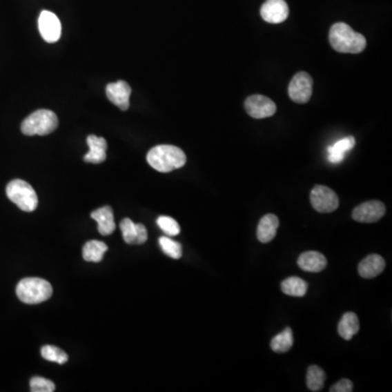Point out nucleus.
Wrapping results in <instances>:
<instances>
[{
  "label": "nucleus",
  "instance_id": "nucleus-1",
  "mask_svg": "<svg viewBox=\"0 0 392 392\" xmlns=\"http://www.w3.org/2000/svg\"><path fill=\"white\" fill-rule=\"evenodd\" d=\"M329 43L335 52L343 54H359L366 47L365 37L343 22L331 26L329 31Z\"/></svg>",
  "mask_w": 392,
  "mask_h": 392
},
{
  "label": "nucleus",
  "instance_id": "nucleus-2",
  "mask_svg": "<svg viewBox=\"0 0 392 392\" xmlns=\"http://www.w3.org/2000/svg\"><path fill=\"white\" fill-rule=\"evenodd\" d=\"M147 163L159 173H170L184 167L186 156L184 150L173 145H158L147 153Z\"/></svg>",
  "mask_w": 392,
  "mask_h": 392
},
{
  "label": "nucleus",
  "instance_id": "nucleus-3",
  "mask_svg": "<svg viewBox=\"0 0 392 392\" xmlns=\"http://www.w3.org/2000/svg\"><path fill=\"white\" fill-rule=\"evenodd\" d=\"M17 295L26 304H39L52 295V286L41 278H24L17 286Z\"/></svg>",
  "mask_w": 392,
  "mask_h": 392
},
{
  "label": "nucleus",
  "instance_id": "nucleus-4",
  "mask_svg": "<svg viewBox=\"0 0 392 392\" xmlns=\"http://www.w3.org/2000/svg\"><path fill=\"white\" fill-rule=\"evenodd\" d=\"M58 118L54 111L39 109L24 119L21 131L26 135H47L57 129Z\"/></svg>",
  "mask_w": 392,
  "mask_h": 392
},
{
  "label": "nucleus",
  "instance_id": "nucleus-5",
  "mask_svg": "<svg viewBox=\"0 0 392 392\" xmlns=\"http://www.w3.org/2000/svg\"><path fill=\"white\" fill-rule=\"evenodd\" d=\"M6 193L12 203L23 212H34L39 205V197L31 184L26 181L16 179L9 182Z\"/></svg>",
  "mask_w": 392,
  "mask_h": 392
},
{
  "label": "nucleus",
  "instance_id": "nucleus-6",
  "mask_svg": "<svg viewBox=\"0 0 392 392\" xmlns=\"http://www.w3.org/2000/svg\"><path fill=\"white\" fill-rule=\"evenodd\" d=\"M311 203L318 213H333L339 207L337 194L325 186H315L311 192Z\"/></svg>",
  "mask_w": 392,
  "mask_h": 392
},
{
  "label": "nucleus",
  "instance_id": "nucleus-7",
  "mask_svg": "<svg viewBox=\"0 0 392 392\" xmlns=\"http://www.w3.org/2000/svg\"><path fill=\"white\" fill-rule=\"evenodd\" d=\"M313 92V79L308 73L301 71L292 78L289 96L294 103L305 104L310 101Z\"/></svg>",
  "mask_w": 392,
  "mask_h": 392
},
{
  "label": "nucleus",
  "instance_id": "nucleus-8",
  "mask_svg": "<svg viewBox=\"0 0 392 392\" xmlns=\"http://www.w3.org/2000/svg\"><path fill=\"white\" fill-rule=\"evenodd\" d=\"M245 110L248 116L255 119L268 118L277 111L276 104L271 98L263 95H252L246 98Z\"/></svg>",
  "mask_w": 392,
  "mask_h": 392
},
{
  "label": "nucleus",
  "instance_id": "nucleus-9",
  "mask_svg": "<svg viewBox=\"0 0 392 392\" xmlns=\"http://www.w3.org/2000/svg\"><path fill=\"white\" fill-rule=\"evenodd\" d=\"M39 30L41 37L49 44H54L61 37V23L55 13L43 10L39 14Z\"/></svg>",
  "mask_w": 392,
  "mask_h": 392
},
{
  "label": "nucleus",
  "instance_id": "nucleus-10",
  "mask_svg": "<svg viewBox=\"0 0 392 392\" xmlns=\"http://www.w3.org/2000/svg\"><path fill=\"white\" fill-rule=\"evenodd\" d=\"M386 213V207L384 203L380 201H371L363 203L354 208L352 213V218L357 222L364 224H373L378 222L384 217Z\"/></svg>",
  "mask_w": 392,
  "mask_h": 392
},
{
  "label": "nucleus",
  "instance_id": "nucleus-11",
  "mask_svg": "<svg viewBox=\"0 0 392 392\" xmlns=\"http://www.w3.org/2000/svg\"><path fill=\"white\" fill-rule=\"evenodd\" d=\"M261 16L268 23H282L289 17V7L284 0H266L262 6Z\"/></svg>",
  "mask_w": 392,
  "mask_h": 392
},
{
  "label": "nucleus",
  "instance_id": "nucleus-12",
  "mask_svg": "<svg viewBox=\"0 0 392 392\" xmlns=\"http://www.w3.org/2000/svg\"><path fill=\"white\" fill-rule=\"evenodd\" d=\"M131 92V88L126 81L109 83L106 86V95L109 101L121 110H128L129 108Z\"/></svg>",
  "mask_w": 392,
  "mask_h": 392
},
{
  "label": "nucleus",
  "instance_id": "nucleus-13",
  "mask_svg": "<svg viewBox=\"0 0 392 392\" xmlns=\"http://www.w3.org/2000/svg\"><path fill=\"white\" fill-rule=\"evenodd\" d=\"M122 237L128 244H143L147 240V230L142 224H135L129 218L120 222Z\"/></svg>",
  "mask_w": 392,
  "mask_h": 392
},
{
  "label": "nucleus",
  "instance_id": "nucleus-14",
  "mask_svg": "<svg viewBox=\"0 0 392 392\" xmlns=\"http://www.w3.org/2000/svg\"><path fill=\"white\" fill-rule=\"evenodd\" d=\"M88 144L90 147L88 154L84 156V161L90 164H101L107 158V142L104 137L88 135Z\"/></svg>",
  "mask_w": 392,
  "mask_h": 392
},
{
  "label": "nucleus",
  "instance_id": "nucleus-15",
  "mask_svg": "<svg viewBox=\"0 0 392 392\" xmlns=\"http://www.w3.org/2000/svg\"><path fill=\"white\" fill-rule=\"evenodd\" d=\"M297 265L300 268L307 273H320L327 266V258L320 252L310 251V252H305L300 255Z\"/></svg>",
  "mask_w": 392,
  "mask_h": 392
},
{
  "label": "nucleus",
  "instance_id": "nucleus-16",
  "mask_svg": "<svg viewBox=\"0 0 392 392\" xmlns=\"http://www.w3.org/2000/svg\"><path fill=\"white\" fill-rule=\"evenodd\" d=\"M90 217L97 222L98 231L101 235H109L116 230L114 212L109 206H104L101 208L94 210Z\"/></svg>",
  "mask_w": 392,
  "mask_h": 392
},
{
  "label": "nucleus",
  "instance_id": "nucleus-17",
  "mask_svg": "<svg viewBox=\"0 0 392 392\" xmlns=\"http://www.w3.org/2000/svg\"><path fill=\"white\" fill-rule=\"evenodd\" d=\"M386 267L384 258L377 254H372L364 258L359 264L360 276L365 279H373L382 274Z\"/></svg>",
  "mask_w": 392,
  "mask_h": 392
},
{
  "label": "nucleus",
  "instance_id": "nucleus-18",
  "mask_svg": "<svg viewBox=\"0 0 392 392\" xmlns=\"http://www.w3.org/2000/svg\"><path fill=\"white\" fill-rule=\"evenodd\" d=\"M279 227L278 217L267 214L262 218L257 227V239L262 243H268L274 240Z\"/></svg>",
  "mask_w": 392,
  "mask_h": 392
},
{
  "label": "nucleus",
  "instance_id": "nucleus-19",
  "mask_svg": "<svg viewBox=\"0 0 392 392\" xmlns=\"http://www.w3.org/2000/svg\"><path fill=\"white\" fill-rule=\"evenodd\" d=\"M354 146H355V139L353 137L339 139L338 142L328 146V160L331 164H340L346 157V153L350 152Z\"/></svg>",
  "mask_w": 392,
  "mask_h": 392
},
{
  "label": "nucleus",
  "instance_id": "nucleus-20",
  "mask_svg": "<svg viewBox=\"0 0 392 392\" xmlns=\"http://www.w3.org/2000/svg\"><path fill=\"white\" fill-rule=\"evenodd\" d=\"M360 331L359 317L355 313L349 312L343 315L338 325V333L344 340H351Z\"/></svg>",
  "mask_w": 392,
  "mask_h": 392
},
{
  "label": "nucleus",
  "instance_id": "nucleus-21",
  "mask_svg": "<svg viewBox=\"0 0 392 392\" xmlns=\"http://www.w3.org/2000/svg\"><path fill=\"white\" fill-rule=\"evenodd\" d=\"M108 250L106 243L98 240H90L83 246V258L86 262L99 263L103 259L104 254Z\"/></svg>",
  "mask_w": 392,
  "mask_h": 392
},
{
  "label": "nucleus",
  "instance_id": "nucleus-22",
  "mask_svg": "<svg viewBox=\"0 0 392 392\" xmlns=\"http://www.w3.org/2000/svg\"><path fill=\"white\" fill-rule=\"evenodd\" d=\"M271 350L277 353H286L293 346V331L286 327L284 331L275 335L271 342Z\"/></svg>",
  "mask_w": 392,
  "mask_h": 392
},
{
  "label": "nucleus",
  "instance_id": "nucleus-23",
  "mask_svg": "<svg viewBox=\"0 0 392 392\" xmlns=\"http://www.w3.org/2000/svg\"><path fill=\"white\" fill-rule=\"evenodd\" d=\"M307 284L299 277H290L282 284V290L286 295L290 297H304L307 292Z\"/></svg>",
  "mask_w": 392,
  "mask_h": 392
},
{
  "label": "nucleus",
  "instance_id": "nucleus-24",
  "mask_svg": "<svg viewBox=\"0 0 392 392\" xmlns=\"http://www.w3.org/2000/svg\"><path fill=\"white\" fill-rule=\"evenodd\" d=\"M326 382V373L320 367L313 365L308 367L306 374L307 388L311 391H320Z\"/></svg>",
  "mask_w": 392,
  "mask_h": 392
},
{
  "label": "nucleus",
  "instance_id": "nucleus-25",
  "mask_svg": "<svg viewBox=\"0 0 392 392\" xmlns=\"http://www.w3.org/2000/svg\"><path fill=\"white\" fill-rule=\"evenodd\" d=\"M159 245L164 253L173 259H179L182 256V246L180 243L171 240L170 237H159Z\"/></svg>",
  "mask_w": 392,
  "mask_h": 392
},
{
  "label": "nucleus",
  "instance_id": "nucleus-26",
  "mask_svg": "<svg viewBox=\"0 0 392 392\" xmlns=\"http://www.w3.org/2000/svg\"><path fill=\"white\" fill-rule=\"evenodd\" d=\"M41 353L46 361L56 362L58 364H65L68 361L67 353L54 346H43Z\"/></svg>",
  "mask_w": 392,
  "mask_h": 392
},
{
  "label": "nucleus",
  "instance_id": "nucleus-27",
  "mask_svg": "<svg viewBox=\"0 0 392 392\" xmlns=\"http://www.w3.org/2000/svg\"><path fill=\"white\" fill-rule=\"evenodd\" d=\"M157 225L169 237H176L180 233V226L171 217L160 216L157 219Z\"/></svg>",
  "mask_w": 392,
  "mask_h": 392
},
{
  "label": "nucleus",
  "instance_id": "nucleus-28",
  "mask_svg": "<svg viewBox=\"0 0 392 392\" xmlns=\"http://www.w3.org/2000/svg\"><path fill=\"white\" fill-rule=\"evenodd\" d=\"M32 392H52L56 390V386L52 380L43 377H33L30 382Z\"/></svg>",
  "mask_w": 392,
  "mask_h": 392
},
{
  "label": "nucleus",
  "instance_id": "nucleus-29",
  "mask_svg": "<svg viewBox=\"0 0 392 392\" xmlns=\"http://www.w3.org/2000/svg\"><path fill=\"white\" fill-rule=\"evenodd\" d=\"M331 392H352L353 391V384L350 380H341L340 382L331 386Z\"/></svg>",
  "mask_w": 392,
  "mask_h": 392
}]
</instances>
